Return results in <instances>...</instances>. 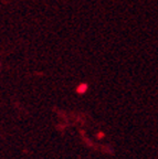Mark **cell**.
Listing matches in <instances>:
<instances>
[{
    "label": "cell",
    "mask_w": 158,
    "mask_h": 159,
    "mask_svg": "<svg viewBox=\"0 0 158 159\" xmlns=\"http://www.w3.org/2000/svg\"><path fill=\"white\" fill-rule=\"evenodd\" d=\"M0 67H1V64H0Z\"/></svg>",
    "instance_id": "cell-1"
}]
</instances>
